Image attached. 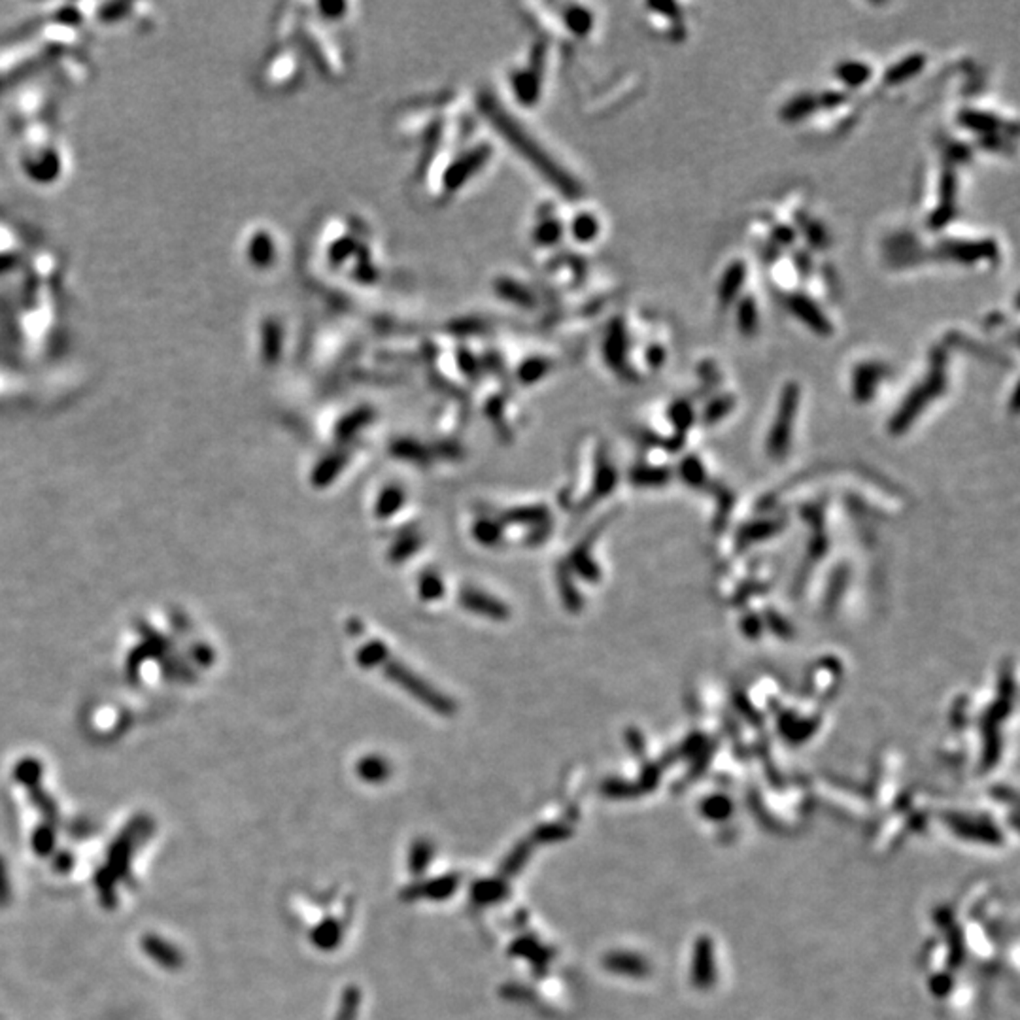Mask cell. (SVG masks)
Wrapping results in <instances>:
<instances>
[{"mask_svg":"<svg viewBox=\"0 0 1020 1020\" xmlns=\"http://www.w3.org/2000/svg\"><path fill=\"white\" fill-rule=\"evenodd\" d=\"M947 386V354L943 348H935L930 358V369L924 376V380L911 393L905 397L903 405L898 408L896 416L892 418V427L896 432H901L909 425L918 414L924 410L928 403H932L935 397L942 395Z\"/></svg>","mask_w":1020,"mask_h":1020,"instance_id":"6da1fadb","label":"cell"},{"mask_svg":"<svg viewBox=\"0 0 1020 1020\" xmlns=\"http://www.w3.org/2000/svg\"><path fill=\"white\" fill-rule=\"evenodd\" d=\"M998 253L999 248L992 238H983V241H954V238H950V241H943L937 246L939 258L960 265L994 261Z\"/></svg>","mask_w":1020,"mask_h":1020,"instance_id":"7a4b0ae2","label":"cell"},{"mask_svg":"<svg viewBox=\"0 0 1020 1020\" xmlns=\"http://www.w3.org/2000/svg\"><path fill=\"white\" fill-rule=\"evenodd\" d=\"M786 307L805 327L818 334V337H830L834 333L830 317H827L826 312L817 305L815 299H810L809 295L800 292L790 293L786 297Z\"/></svg>","mask_w":1020,"mask_h":1020,"instance_id":"3957f363","label":"cell"},{"mask_svg":"<svg viewBox=\"0 0 1020 1020\" xmlns=\"http://www.w3.org/2000/svg\"><path fill=\"white\" fill-rule=\"evenodd\" d=\"M956 193H958L956 172L950 165H947V169H943V172H942V180H939L937 204L928 218L930 229H934V231L943 229L954 219V216H956Z\"/></svg>","mask_w":1020,"mask_h":1020,"instance_id":"277c9868","label":"cell"},{"mask_svg":"<svg viewBox=\"0 0 1020 1020\" xmlns=\"http://www.w3.org/2000/svg\"><path fill=\"white\" fill-rule=\"evenodd\" d=\"M716 969H714V945L707 935H701L695 947H694V962H692V981L694 986L699 991H707L714 984Z\"/></svg>","mask_w":1020,"mask_h":1020,"instance_id":"5b68a950","label":"cell"},{"mask_svg":"<svg viewBox=\"0 0 1020 1020\" xmlns=\"http://www.w3.org/2000/svg\"><path fill=\"white\" fill-rule=\"evenodd\" d=\"M140 945L155 964L163 966L165 969L178 971L184 966V954L180 952V949L174 947L172 943H169L167 939H163L161 935L148 934V935L142 937Z\"/></svg>","mask_w":1020,"mask_h":1020,"instance_id":"8992f818","label":"cell"},{"mask_svg":"<svg viewBox=\"0 0 1020 1020\" xmlns=\"http://www.w3.org/2000/svg\"><path fill=\"white\" fill-rule=\"evenodd\" d=\"M884 373L886 366L876 361L862 363L860 366H856V371L852 374V391L856 399L858 401L873 399L875 390L881 384Z\"/></svg>","mask_w":1020,"mask_h":1020,"instance_id":"52a82bcc","label":"cell"},{"mask_svg":"<svg viewBox=\"0 0 1020 1020\" xmlns=\"http://www.w3.org/2000/svg\"><path fill=\"white\" fill-rule=\"evenodd\" d=\"M746 275H748V268L746 263L741 259L731 261L726 270L722 273V278L719 282V299L724 307H729L733 300H736L743 290V285L746 282Z\"/></svg>","mask_w":1020,"mask_h":1020,"instance_id":"ba28073f","label":"cell"},{"mask_svg":"<svg viewBox=\"0 0 1020 1020\" xmlns=\"http://www.w3.org/2000/svg\"><path fill=\"white\" fill-rule=\"evenodd\" d=\"M926 62H928V59L924 53H911V55L903 57L901 61L894 62V65H892L884 72V76H883L884 84L886 86H901L905 82H909V79L917 78L924 70Z\"/></svg>","mask_w":1020,"mask_h":1020,"instance_id":"9c48e42d","label":"cell"},{"mask_svg":"<svg viewBox=\"0 0 1020 1020\" xmlns=\"http://www.w3.org/2000/svg\"><path fill=\"white\" fill-rule=\"evenodd\" d=\"M958 123L966 129L979 133L983 136L986 135H996L1001 127H1003V119L991 114V111H983V110H974V108H966L958 114Z\"/></svg>","mask_w":1020,"mask_h":1020,"instance_id":"30bf717a","label":"cell"},{"mask_svg":"<svg viewBox=\"0 0 1020 1020\" xmlns=\"http://www.w3.org/2000/svg\"><path fill=\"white\" fill-rule=\"evenodd\" d=\"M817 110H820V99L817 95L812 93H802V95H795L794 99H790L783 110H780V118L788 123H798L805 118H809L810 114H815Z\"/></svg>","mask_w":1020,"mask_h":1020,"instance_id":"8fae6325","label":"cell"},{"mask_svg":"<svg viewBox=\"0 0 1020 1020\" xmlns=\"http://www.w3.org/2000/svg\"><path fill=\"white\" fill-rule=\"evenodd\" d=\"M834 74L843 86L856 89V87H862L868 82L873 74V70L864 61H851L849 59V61L839 62V65L834 69Z\"/></svg>","mask_w":1020,"mask_h":1020,"instance_id":"7c38bea8","label":"cell"},{"mask_svg":"<svg viewBox=\"0 0 1020 1020\" xmlns=\"http://www.w3.org/2000/svg\"><path fill=\"white\" fill-rule=\"evenodd\" d=\"M737 327L744 337H754L760 327V312L753 295L743 297L737 305Z\"/></svg>","mask_w":1020,"mask_h":1020,"instance_id":"4fadbf2b","label":"cell"},{"mask_svg":"<svg viewBox=\"0 0 1020 1020\" xmlns=\"http://www.w3.org/2000/svg\"><path fill=\"white\" fill-rule=\"evenodd\" d=\"M952 830L967 839H975V841H984V843H999V835L991 826H984V824H975V822H966L956 818L950 822Z\"/></svg>","mask_w":1020,"mask_h":1020,"instance_id":"5bb4252c","label":"cell"},{"mask_svg":"<svg viewBox=\"0 0 1020 1020\" xmlns=\"http://www.w3.org/2000/svg\"><path fill=\"white\" fill-rule=\"evenodd\" d=\"M626 348H628V333L624 329V324L614 322L607 339V358L609 361H613L611 365L621 363V359L626 356Z\"/></svg>","mask_w":1020,"mask_h":1020,"instance_id":"9a60e30c","label":"cell"},{"mask_svg":"<svg viewBox=\"0 0 1020 1020\" xmlns=\"http://www.w3.org/2000/svg\"><path fill=\"white\" fill-rule=\"evenodd\" d=\"M733 810V805L728 798L724 795H712V798L705 800L703 805H701V812H703L705 818L712 820V822H724L729 818Z\"/></svg>","mask_w":1020,"mask_h":1020,"instance_id":"2e32d148","label":"cell"},{"mask_svg":"<svg viewBox=\"0 0 1020 1020\" xmlns=\"http://www.w3.org/2000/svg\"><path fill=\"white\" fill-rule=\"evenodd\" d=\"M803 233L805 236L810 241V244L815 248H826L827 246V236L822 226H818L817 221L812 219H803Z\"/></svg>","mask_w":1020,"mask_h":1020,"instance_id":"e0dca14e","label":"cell"},{"mask_svg":"<svg viewBox=\"0 0 1020 1020\" xmlns=\"http://www.w3.org/2000/svg\"><path fill=\"white\" fill-rule=\"evenodd\" d=\"M53 843H55V835H53L52 830H47V827H42V830H38V832L35 834L33 844H35V851L40 852V854H47V852H50L52 847H53Z\"/></svg>","mask_w":1020,"mask_h":1020,"instance_id":"ac0fdd59","label":"cell"},{"mask_svg":"<svg viewBox=\"0 0 1020 1020\" xmlns=\"http://www.w3.org/2000/svg\"><path fill=\"white\" fill-rule=\"evenodd\" d=\"M771 238L777 246H790L795 241V231L788 226H777L771 231Z\"/></svg>","mask_w":1020,"mask_h":1020,"instance_id":"d6986e66","label":"cell"},{"mask_svg":"<svg viewBox=\"0 0 1020 1020\" xmlns=\"http://www.w3.org/2000/svg\"><path fill=\"white\" fill-rule=\"evenodd\" d=\"M947 157L952 163H962L971 157V150L969 146L962 144V142H950V146L947 148Z\"/></svg>","mask_w":1020,"mask_h":1020,"instance_id":"ffe728a7","label":"cell"},{"mask_svg":"<svg viewBox=\"0 0 1020 1020\" xmlns=\"http://www.w3.org/2000/svg\"><path fill=\"white\" fill-rule=\"evenodd\" d=\"M577 233H579L580 238H584V241H589V238H594L596 233H597V223H596V219L589 218V216H582V218L577 221Z\"/></svg>","mask_w":1020,"mask_h":1020,"instance_id":"44dd1931","label":"cell"},{"mask_svg":"<svg viewBox=\"0 0 1020 1020\" xmlns=\"http://www.w3.org/2000/svg\"><path fill=\"white\" fill-rule=\"evenodd\" d=\"M10 900V879L4 858L0 856V905H4Z\"/></svg>","mask_w":1020,"mask_h":1020,"instance_id":"7402d4cb","label":"cell"},{"mask_svg":"<svg viewBox=\"0 0 1020 1020\" xmlns=\"http://www.w3.org/2000/svg\"><path fill=\"white\" fill-rule=\"evenodd\" d=\"M981 144H983L986 150H994V152H1006V150H1008V140H1006V136H999L998 133H996V135L981 136Z\"/></svg>","mask_w":1020,"mask_h":1020,"instance_id":"603a6c76","label":"cell"},{"mask_svg":"<svg viewBox=\"0 0 1020 1020\" xmlns=\"http://www.w3.org/2000/svg\"><path fill=\"white\" fill-rule=\"evenodd\" d=\"M650 8L654 10V12H658L660 15H663V18H667V20H673V21H677V20L680 18V6H679V4H675V3H660V4H650Z\"/></svg>","mask_w":1020,"mask_h":1020,"instance_id":"cb8c5ba5","label":"cell"},{"mask_svg":"<svg viewBox=\"0 0 1020 1020\" xmlns=\"http://www.w3.org/2000/svg\"><path fill=\"white\" fill-rule=\"evenodd\" d=\"M729 407H731V399H729V397H720V399H716V401H712V403L709 405L707 416H709V418H720L722 414H726V412L729 410Z\"/></svg>","mask_w":1020,"mask_h":1020,"instance_id":"d4e9b609","label":"cell"},{"mask_svg":"<svg viewBox=\"0 0 1020 1020\" xmlns=\"http://www.w3.org/2000/svg\"><path fill=\"white\" fill-rule=\"evenodd\" d=\"M930 988H932V992H934L935 996H945V994H949V991L952 988V979H950L949 975L942 974V975L934 977Z\"/></svg>","mask_w":1020,"mask_h":1020,"instance_id":"484cf974","label":"cell"},{"mask_svg":"<svg viewBox=\"0 0 1020 1020\" xmlns=\"http://www.w3.org/2000/svg\"><path fill=\"white\" fill-rule=\"evenodd\" d=\"M646 359H648V365L654 366V369H658V366H662L663 361H665V350H663V346H662V344H652V346L646 350Z\"/></svg>","mask_w":1020,"mask_h":1020,"instance_id":"4316f807","label":"cell"},{"mask_svg":"<svg viewBox=\"0 0 1020 1020\" xmlns=\"http://www.w3.org/2000/svg\"><path fill=\"white\" fill-rule=\"evenodd\" d=\"M818 99H820V108H835L841 103H844V99L847 97H844V95L839 91H827V93L820 95Z\"/></svg>","mask_w":1020,"mask_h":1020,"instance_id":"83f0119b","label":"cell"},{"mask_svg":"<svg viewBox=\"0 0 1020 1020\" xmlns=\"http://www.w3.org/2000/svg\"><path fill=\"white\" fill-rule=\"evenodd\" d=\"M795 265H798V268H800V273H802V275H803V276H807V275H810V268H812V261H810V255H807V253H803V251H800V253H798V258H795Z\"/></svg>","mask_w":1020,"mask_h":1020,"instance_id":"f1b7e54d","label":"cell"}]
</instances>
